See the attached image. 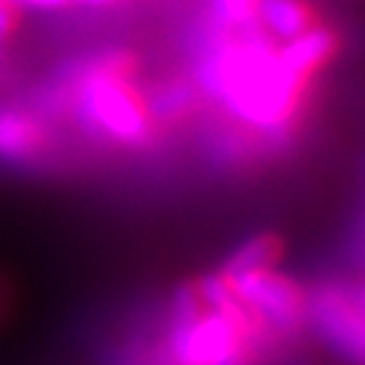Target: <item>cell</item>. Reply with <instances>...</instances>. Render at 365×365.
Masks as SVG:
<instances>
[{
    "label": "cell",
    "mask_w": 365,
    "mask_h": 365,
    "mask_svg": "<svg viewBox=\"0 0 365 365\" xmlns=\"http://www.w3.org/2000/svg\"><path fill=\"white\" fill-rule=\"evenodd\" d=\"M197 78L203 90L220 98L244 122L265 130H274L295 117L309 84L279 63L271 43L235 38L211 46Z\"/></svg>",
    "instance_id": "6da1fadb"
},
{
    "label": "cell",
    "mask_w": 365,
    "mask_h": 365,
    "mask_svg": "<svg viewBox=\"0 0 365 365\" xmlns=\"http://www.w3.org/2000/svg\"><path fill=\"white\" fill-rule=\"evenodd\" d=\"M133 57L106 52L87 60L71 81L76 114L87 130H95L125 146H141L155 130L146 95L130 81Z\"/></svg>",
    "instance_id": "7a4b0ae2"
},
{
    "label": "cell",
    "mask_w": 365,
    "mask_h": 365,
    "mask_svg": "<svg viewBox=\"0 0 365 365\" xmlns=\"http://www.w3.org/2000/svg\"><path fill=\"white\" fill-rule=\"evenodd\" d=\"M227 279L238 292V298L247 303V309L262 314L279 330H295L309 312V300L303 289L276 268L227 276Z\"/></svg>",
    "instance_id": "3957f363"
},
{
    "label": "cell",
    "mask_w": 365,
    "mask_h": 365,
    "mask_svg": "<svg viewBox=\"0 0 365 365\" xmlns=\"http://www.w3.org/2000/svg\"><path fill=\"white\" fill-rule=\"evenodd\" d=\"M319 333L349 360L365 365V312L341 292H319L309 303Z\"/></svg>",
    "instance_id": "277c9868"
},
{
    "label": "cell",
    "mask_w": 365,
    "mask_h": 365,
    "mask_svg": "<svg viewBox=\"0 0 365 365\" xmlns=\"http://www.w3.org/2000/svg\"><path fill=\"white\" fill-rule=\"evenodd\" d=\"M49 144L46 128L38 114L27 108L0 106V163L3 165H30Z\"/></svg>",
    "instance_id": "5b68a950"
},
{
    "label": "cell",
    "mask_w": 365,
    "mask_h": 365,
    "mask_svg": "<svg viewBox=\"0 0 365 365\" xmlns=\"http://www.w3.org/2000/svg\"><path fill=\"white\" fill-rule=\"evenodd\" d=\"M339 52V38L333 30L317 25L312 30H306L298 38H289L282 49H279V63L292 71L295 76L309 78L319 71L322 66H327Z\"/></svg>",
    "instance_id": "8992f818"
},
{
    "label": "cell",
    "mask_w": 365,
    "mask_h": 365,
    "mask_svg": "<svg viewBox=\"0 0 365 365\" xmlns=\"http://www.w3.org/2000/svg\"><path fill=\"white\" fill-rule=\"evenodd\" d=\"M257 16L262 27L282 41L298 38L319 25V14L309 0H260Z\"/></svg>",
    "instance_id": "52a82bcc"
},
{
    "label": "cell",
    "mask_w": 365,
    "mask_h": 365,
    "mask_svg": "<svg viewBox=\"0 0 365 365\" xmlns=\"http://www.w3.org/2000/svg\"><path fill=\"white\" fill-rule=\"evenodd\" d=\"M284 255V241L276 233H257L247 238L241 247L230 255V260L225 265V276L252 274V271H268L276 268Z\"/></svg>",
    "instance_id": "ba28073f"
},
{
    "label": "cell",
    "mask_w": 365,
    "mask_h": 365,
    "mask_svg": "<svg viewBox=\"0 0 365 365\" xmlns=\"http://www.w3.org/2000/svg\"><path fill=\"white\" fill-rule=\"evenodd\" d=\"M190 106H192V90L187 84H170L157 95L149 108L155 119H179L190 111Z\"/></svg>",
    "instance_id": "9c48e42d"
},
{
    "label": "cell",
    "mask_w": 365,
    "mask_h": 365,
    "mask_svg": "<svg viewBox=\"0 0 365 365\" xmlns=\"http://www.w3.org/2000/svg\"><path fill=\"white\" fill-rule=\"evenodd\" d=\"M260 0H214V16L225 27H244L257 19Z\"/></svg>",
    "instance_id": "30bf717a"
},
{
    "label": "cell",
    "mask_w": 365,
    "mask_h": 365,
    "mask_svg": "<svg viewBox=\"0 0 365 365\" xmlns=\"http://www.w3.org/2000/svg\"><path fill=\"white\" fill-rule=\"evenodd\" d=\"M19 6L14 0H0V66L6 60V49H9V41L14 38L16 27H19Z\"/></svg>",
    "instance_id": "8fae6325"
},
{
    "label": "cell",
    "mask_w": 365,
    "mask_h": 365,
    "mask_svg": "<svg viewBox=\"0 0 365 365\" xmlns=\"http://www.w3.org/2000/svg\"><path fill=\"white\" fill-rule=\"evenodd\" d=\"M19 9H33V11H60L68 9V0H14Z\"/></svg>",
    "instance_id": "7c38bea8"
},
{
    "label": "cell",
    "mask_w": 365,
    "mask_h": 365,
    "mask_svg": "<svg viewBox=\"0 0 365 365\" xmlns=\"http://www.w3.org/2000/svg\"><path fill=\"white\" fill-rule=\"evenodd\" d=\"M71 6L73 3H81V6H106V3H114V0H68Z\"/></svg>",
    "instance_id": "4fadbf2b"
},
{
    "label": "cell",
    "mask_w": 365,
    "mask_h": 365,
    "mask_svg": "<svg viewBox=\"0 0 365 365\" xmlns=\"http://www.w3.org/2000/svg\"><path fill=\"white\" fill-rule=\"evenodd\" d=\"M225 365H249V363H247V357L241 354V357H233V360H227Z\"/></svg>",
    "instance_id": "5bb4252c"
},
{
    "label": "cell",
    "mask_w": 365,
    "mask_h": 365,
    "mask_svg": "<svg viewBox=\"0 0 365 365\" xmlns=\"http://www.w3.org/2000/svg\"><path fill=\"white\" fill-rule=\"evenodd\" d=\"M363 312H365V306H363Z\"/></svg>",
    "instance_id": "9a60e30c"
}]
</instances>
